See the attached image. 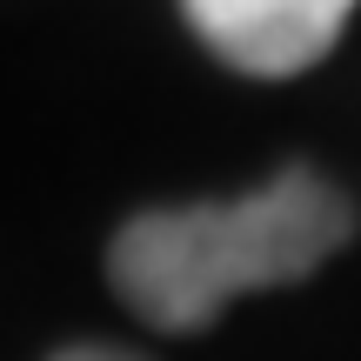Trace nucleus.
I'll return each instance as SVG.
<instances>
[{
	"instance_id": "nucleus-1",
	"label": "nucleus",
	"mask_w": 361,
	"mask_h": 361,
	"mask_svg": "<svg viewBox=\"0 0 361 361\" xmlns=\"http://www.w3.org/2000/svg\"><path fill=\"white\" fill-rule=\"evenodd\" d=\"M355 207L314 168H281L255 194L194 207H147L107 241L114 295L161 335H194L228 301L295 288L348 247Z\"/></svg>"
},
{
	"instance_id": "nucleus-2",
	"label": "nucleus",
	"mask_w": 361,
	"mask_h": 361,
	"mask_svg": "<svg viewBox=\"0 0 361 361\" xmlns=\"http://www.w3.org/2000/svg\"><path fill=\"white\" fill-rule=\"evenodd\" d=\"M180 13L207 40L214 61L281 80V74L314 67L335 47L355 0H180Z\"/></svg>"
},
{
	"instance_id": "nucleus-3",
	"label": "nucleus",
	"mask_w": 361,
	"mask_h": 361,
	"mask_svg": "<svg viewBox=\"0 0 361 361\" xmlns=\"http://www.w3.org/2000/svg\"><path fill=\"white\" fill-rule=\"evenodd\" d=\"M47 361H134V355H121V348H94V341H80V348H61V355H47Z\"/></svg>"
}]
</instances>
